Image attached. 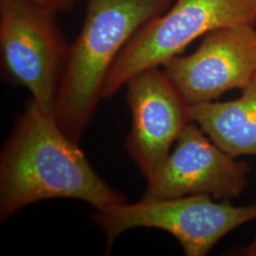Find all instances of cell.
I'll list each match as a JSON object with an SVG mask.
<instances>
[{
  "mask_svg": "<svg viewBox=\"0 0 256 256\" xmlns=\"http://www.w3.org/2000/svg\"><path fill=\"white\" fill-rule=\"evenodd\" d=\"M56 198L84 200L97 210L126 202L95 173L52 113L32 100L1 153V221L34 202Z\"/></svg>",
  "mask_w": 256,
  "mask_h": 256,
  "instance_id": "1",
  "label": "cell"
},
{
  "mask_svg": "<svg viewBox=\"0 0 256 256\" xmlns=\"http://www.w3.org/2000/svg\"><path fill=\"white\" fill-rule=\"evenodd\" d=\"M126 84L132 115L126 149L148 180L191 122L189 104L158 66L135 74Z\"/></svg>",
  "mask_w": 256,
  "mask_h": 256,
  "instance_id": "8",
  "label": "cell"
},
{
  "mask_svg": "<svg viewBox=\"0 0 256 256\" xmlns=\"http://www.w3.org/2000/svg\"><path fill=\"white\" fill-rule=\"evenodd\" d=\"M256 27L242 24L210 30L196 52L162 66L189 106L216 101L232 90H242L254 78Z\"/></svg>",
  "mask_w": 256,
  "mask_h": 256,
  "instance_id": "6",
  "label": "cell"
},
{
  "mask_svg": "<svg viewBox=\"0 0 256 256\" xmlns=\"http://www.w3.org/2000/svg\"><path fill=\"white\" fill-rule=\"evenodd\" d=\"M68 46L56 12L30 0H0L4 72L48 112L54 108Z\"/></svg>",
  "mask_w": 256,
  "mask_h": 256,
  "instance_id": "5",
  "label": "cell"
},
{
  "mask_svg": "<svg viewBox=\"0 0 256 256\" xmlns=\"http://www.w3.org/2000/svg\"><path fill=\"white\" fill-rule=\"evenodd\" d=\"M94 223L106 234L108 252L120 234L137 227L162 230L182 245L185 256H204L238 227L256 220V203L236 206L207 194L144 198L97 210Z\"/></svg>",
  "mask_w": 256,
  "mask_h": 256,
  "instance_id": "4",
  "label": "cell"
},
{
  "mask_svg": "<svg viewBox=\"0 0 256 256\" xmlns=\"http://www.w3.org/2000/svg\"><path fill=\"white\" fill-rule=\"evenodd\" d=\"M43 8L52 10L54 12H66L72 9L77 0H30Z\"/></svg>",
  "mask_w": 256,
  "mask_h": 256,
  "instance_id": "10",
  "label": "cell"
},
{
  "mask_svg": "<svg viewBox=\"0 0 256 256\" xmlns=\"http://www.w3.org/2000/svg\"><path fill=\"white\" fill-rule=\"evenodd\" d=\"M238 99L189 106L190 120L234 158L256 156V75Z\"/></svg>",
  "mask_w": 256,
  "mask_h": 256,
  "instance_id": "9",
  "label": "cell"
},
{
  "mask_svg": "<svg viewBox=\"0 0 256 256\" xmlns=\"http://www.w3.org/2000/svg\"><path fill=\"white\" fill-rule=\"evenodd\" d=\"M218 146L196 124L183 128L173 152L148 180L144 198L207 194L230 202L247 187L250 166Z\"/></svg>",
  "mask_w": 256,
  "mask_h": 256,
  "instance_id": "7",
  "label": "cell"
},
{
  "mask_svg": "<svg viewBox=\"0 0 256 256\" xmlns=\"http://www.w3.org/2000/svg\"><path fill=\"white\" fill-rule=\"evenodd\" d=\"M174 0H86L82 28L68 46L52 115L78 142L102 99L110 68L128 41Z\"/></svg>",
  "mask_w": 256,
  "mask_h": 256,
  "instance_id": "2",
  "label": "cell"
},
{
  "mask_svg": "<svg viewBox=\"0 0 256 256\" xmlns=\"http://www.w3.org/2000/svg\"><path fill=\"white\" fill-rule=\"evenodd\" d=\"M238 252V256H256V236L248 246L242 248Z\"/></svg>",
  "mask_w": 256,
  "mask_h": 256,
  "instance_id": "11",
  "label": "cell"
},
{
  "mask_svg": "<svg viewBox=\"0 0 256 256\" xmlns=\"http://www.w3.org/2000/svg\"><path fill=\"white\" fill-rule=\"evenodd\" d=\"M242 24L256 26V0H174L122 50L106 77L102 98L113 96L135 74L162 66L210 30Z\"/></svg>",
  "mask_w": 256,
  "mask_h": 256,
  "instance_id": "3",
  "label": "cell"
}]
</instances>
